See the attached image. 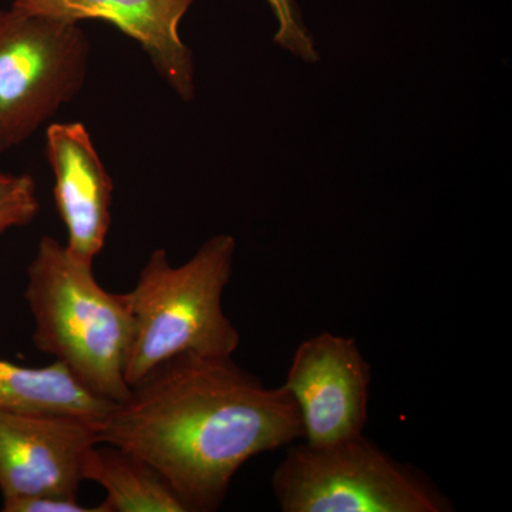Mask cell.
Masks as SVG:
<instances>
[{
  "instance_id": "obj_10",
  "label": "cell",
  "mask_w": 512,
  "mask_h": 512,
  "mask_svg": "<svg viewBox=\"0 0 512 512\" xmlns=\"http://www.w3.org/2000/svg\"><path fill=\"white\" fill-rule=\"evenodd\" d=\"M83 480L106 490L101 512H188L157 468L111 444L99 443L87 451Z\"/></svg>"
},
{
  "instance_id": "obj_14",
  "label": "cell",
  "mask_w": 512,
  "mask_h": 512,
  "mask_svg": "<svg viewBox=\"0 0 512 512\" xmlns=\"http://www.w3.org/2000/svg\"><path fill=\"white\" fill-rule=\"evenodd\" d=\"M5 512H101L100 505L87 508L77 498L36 497L3 505Z\"/></svg>"
},
{
  "instance_id": "obj_9",
  "label": "cell",
  "mask_w": 512,
  "mask_h": 512,
  "mask_svg": "<svg viewBox=\"0 0 512 512\" xmlns=\"http://www.w3.org/2000/svg\"><path fill=\"white\" fill-rule=\"evenodd\" d=\"M46 156L55 175L57 212L67 229L66 247L94 264L111 225L113 180L82 123H53L46 130Z\"/></svg>"
},
{
  "instance_id": "obj_8",
  "label": "cell",
  "mask_w": 512,
  "mask_h": 512,
  "mask_svg": "<svg viewBox=\"0 0 512 512\" xmlns=\"http://www.w3.org/2000/svg\"><path fill=\"white\" fill-rule=\"evenodd\" d=\"M195 0H13L12 8L80 23L103 20L136 40L181 100L195 96V64L180 23Z\"/></svg>"
},
{
  "instance_id": "obj_6",
  "label": "cell",
  "mask_w": 512,
  "mask_h": 512,
  "mask_svg": "<svg viewBox=\"0 0 512 512\" xmlns=\"http://www.w3.org/2000/svg\"><path fill=\"white\" fill-rule=\"evenodd\" d=\"M97 421L72 413L0 412L3 505L36 497L77 498Z\"/></svg>"
},
{
  "instance_id": "obj_7",
  "label": "cell",
  "mask_w": 512,
  "mask_h": 512,
  "mask_svg": "<svg viewBox=\"0 0 512 512\" xmlns=\"http://www.w3.org/2000/svg\"><path fill=\"white\" fill-rule=\"evenodd\" d=\"M372 372L355 339L323 332L303 340L282 386L295 400L309 444L363 434Z\"/></svg>"
},
{
  "instance_id": "obj_11",
  "label": "cell",
  "mask_w": 512,
  "mask_h": 512,
  "mask_svg": "<svg viewBox=\"0 0 512 512\" xmlns=\"http://www.w3.org/2000/svg\"><path fill=\"white\" fill-rule=\"evenodd\" d=\"M116 403L87 392L63 363L26 367L0 359V412H60L100 420Z\"/></svg>"
},
{
  "instance_id": "obj_3",
  "label": "cell",
  "mask_w": 512,
  "mask_h": 512,
  "mask_svg": "<svg viewBox=\"0 0 512 512\" xmlns=\"http://www.w3.org/2000/svg\"><path fill=\"white\" fill-rule=\"evenodd\" d=\"M235 251V238L218 234L180 266L170 264L163 248L150 255L136 286L126 292L133 316L128 386L175 356H234L241 336L225 316L222 295Z\"/></svg>"
},
{
  "instance_id": "obj_4",
  "label": "cell",
  "mask_w": 512,
  "mask_h": 512,
  "mask_svg": "<svg viewBox=\"0 0 512 512\" xmlns=\"http://www.w3.org/2000/svg\"><path fill=\"white\" fill-rule=\"evenodd\" d=\"M272 487L285 512H446L450 501L363 434L286 451Z\"/></svg>"
},
{
  "instance_id": "obj_13",
  "label": "cell",
  "mask_w": 512,
  "mask_h": 512,
  "mask_svg": "<svg viewBox=\"0 0 512 512\" xmlns=\"http://www.w3.org/2000/svg\"><path fill=\"white\" fill-rule=\"evenodd\" d=\"M265 2L268 3L275 16L274 40L276 45L298 57L302 62H318V46L303 23L295 0H265Z\"/></svg>"
},
{
  "instance_id": "obj_12",
  "label": "cell",
  "mask_w": 512,
  "mask_h": 512,
  "mask_svg": "<svg viewBox=\"0 0 512 512\" xmlns=\"http://www.w3.org/2000/svg\"><path fill=\"white\" fill-rule=\"evenodd\" d=\"M39 210L33 178L0 171V237L9 229L30 224Z\"/></svg>"
},
{
  "instance_id": "obj_5",
  "label": "cell",
  "mask_w": 512,
  "mask_h": 512,
  "mask_svg": "<svg viewBox=\"0 0 512 512\" xmlns=\"http://www.w3.org/2000/svg\"><path fill=\"white\" fill-rule=\"evenodd\" d=\"M89 55L79 23L0 9V154L82 92Z\"/></svg>"
},
{
  "instance_id": "obj_2",
  "label": "cell",
  "mask_w": 512,
  "mask_h": 512,
  "mask_svg": "<svg viewBox=\"0 0 512 512\" xmlns=\"http://www.w3.org/2000/svg\"><path fill=\"white\" fill-rule=\"evenodd\" d=\"M25 298L36 349L63 363L87 392L111 403L126 399L133 316L127 293L106 291L84 262L57 239H40L28 266Z\"/></svg>"
},
{
  "instance_id": "obj_1",
  "label": "cell",
  "mask_w": 512,
  "mask_h": 512,
  "mask_svg": "<svg viewBox=\"0 0 512 512\" xmlns=\"http://www.w3.org/2000/svg\"><path fill=\"white\" fill-rule=\"evenodd\" d=\"M99 443L157 468L188 512L218 510L252 457L303 439L284 386L266 387L232 356H175L130 387L96 424Z\"/></svg>"
}]
</instances>
